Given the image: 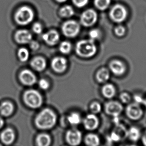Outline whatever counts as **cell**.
<instances>
[{
  "mask_svg": "<svg viewBox=\"0 0 146 146\" xmlns=\"http://www.w3.org/2000/svg\"><path fill=\"white\" fill-rule=\"evenodd\" d=\"M35 122L38 128L44 130H49L56 124L57 116L51 109L46 108L38 114Z\"/></svg>",
  "mask_w": 146,
  "mask_h": 146,
  "instance_id": "obj_1",
  "label": "cell"
},
{
  "mask_svg": "<svg viewBox=\"0 0 146 146\" xmlns=\"http://www.w3.org/2000/svg\"><path fill=\"white\" fill-rule=\"evenodd\" d=\"M75 51L81 57H92L97 52V47L93 40H82L77 42Z\"/></svg>",
  "mask_w": 146,
  "mask_h": 146,
  "instance_id": "obj_2",
  "label": "cell"
},
{
  "mask_svg": "<svg viewBox=\"0 0 146 146\" xmlns=\"http://www.w3.org/2000/svg\"><path fill=\"white\" fill-rule=\"evenodd\" d=\"M23 99L28 107L32 109H38L42 104V97L38 91L30 89L24 93Z\"/></svg>",
  "mask_w": 146,
  "mask_h": 146,
  "instance_id": "obj_3",
  "label": "cell"
},
{
  "mask_svg": "<svg viewBox=\"0 0 146 146\" xmlns=\"http://www.w3.org/2000/svg\"><path fill=\"white\" fill-rule=\"evenodd\" d=\"M16 22L22 26L30 24L34 18V12L31 8L23 6L18 9L15 16Z\"/></svg>",
  "mask_w": 146,
  "mask_h": 146,
  "instance_id": "obj_4",
  "label": "cell"
},
{
  "mask_svg": "<svg viewBox=\"0 0 146 146\" xmlns=\"http://www.w3.org/2000/svg\"><path fill=\"white\" fill-rule=\"evenodd\" d=\"M61 30L65 37L74 38L79 34L80 31V26L74 20H68L62 24Z\"/></svg>",
  "mask_w": 146,
  "mask_h": 146,
  "instance_id": "obj_5",
  "label": "cell"
},
{
  "mask_svg": "<svg viewBox=\"0 0 146 146\" xmlns=\"http://www.w3.org/2000/svg\"><path fill=\"white\" fill-rule=\"evenodd\" d=\"M127 12L124 6L120 4H116L111 9L109 16L111 20L117 23L124 21L126 19Z\"/></svg>",
  "mask_w": 146,
  "mask_h": 146,
  "instance_id": "obj_6",
  "label": "cell"
},
{
  "mask_svg": "<svg viewBox=\"0 0 146 146\" xmlns=\"http://www.w3.org/2000/svg\"><path fill=\"white\" fill-rule=\"evenodd\" d=\"M98 19L96 12L93 9H87L82 13L80 16V23L84 27L93 26L97 22Z\"/></svg>",
  "mask_w": 146,
  "mask_h": 146,
  "instance_id": "obj_7",
  "label": "cell"
},
{
  "mask_svg": "<svg viewBox=\"0 0 146 146\" xmlns=\"http://www.w3.org/2000/svg\"><path fill=\"white\" fill-rule=\"evenodd\" d=\"M126 113L127 117L131 120H138L142 117L143 111L140 104L135 102L127 106L126 109Z\"/></svg>",
  "mask_w": 146,
  "mask_h": 146,
  "instance_id": "obj_8",
  "label": "cell"
},
{
  "mask_svg": "<svg viewBox=\"0 0 146 146\" xmlns=\"http://www.w3.org/2000/svg\"><path fill=\"white\" fill-rule=\"evenodd\" d=\"M65 139L70 146H79L82 141V133L78 129H72L66 133Z\"/></svg>",
  "mask_w": 146,
  "mask_h": 146,
  "instance_id": "obj_9",
  "label": "cell"
},
{
  "mask_svg": "<svg viewBox=\"0 0 146 146\" xmlns=\"http://www.w3.org/2000/svg\"><path fill=\"white\" fill-rule=\"evenodd\" d=\"M123 110V106L117 101H109L105 105V111L107 114L111 116L118 117Z\"/></svg>",
  "mask_w": 146,
  "mask_h": 146,
  "instance_id": "obj_10",
  "label": "cell"
},
{
  "mask_svg": "<svg viewBox=\"0 0 146 146\" xmlns=\"http://www.w3.org/2000/svg\"><path fill=\"white\" fill-rule=\"evenodd\" d=\"M20 80L23 84L28 86H32L36 82V77L31 71L24 70L20 73Z\"/></svg>",
  "mask_w": 146,
  "mask_h": 146,
  "instance_id": "obj_11",
  "label": "cell"
},
{
  "mask_svg": "<svg viewBox=\"0 0 146 146\" xmlns=\"http://www.w3.org/2000/svg\"><path fill=\"white\" fill-rule=\"evenodd\" d=\"M67 65V60L64 58L56 57L51 61V67L56 73H63L66 69Z\"/></svg>",
  "mask_w": 146,
  "mask_h": 146,
  "instance_id": "obj_12",
  "label": "cell"
},
{
  "mask_svg": "<svg viewBox=\"0 0 146 146\" xmlns=\"http://www.w3.org/2000/svg\"><path fill=\"white\" fill-rule=\"evenodd\" d=\"M99 123L98 117L93 113L87 115L83 120V126L87 130H95L98 128Z\"/></svg>",
  "mask_w": 146,
  "mask_h": 146,
  "instance_id": "obj_13",
  "label": "cell"
},
{
  "mask_svg": "<svg viewBox=\"0 0 146 146\" xmlns=\"http://www.w3.org/2000/svg\"><path fill=\"white\" fill-rule=\"evenodd\" d=\"M16 42L20 44H27L30 43L32 40V35L27 30H20L16 32L15 34Z\"/></svg>",
  "mask_w": 146,
  "mask_h": 146,
  "instance_id": "obj_14",
  "label": "cell"
},
{
  "mask_svg": "<svg viewBox=\"0 0 146 146\" xmlns=\"http://www.w3.org/2000/svg\"><path fill=\"white\" fill-rule=\"evenodd\" d=\"M42 39L49 46L55 45L60 39V36L55 30H50L42 35Z\"/></svg>",
  "mask_w": 146,
  "mask_h": 146,
  "instance_id": "obj_15",
  "label": "cell"
},
{
  "mask_svg": "<svg viewBox=\"0 0 146 146\" xmlns=\"http://www.w3.org/2000/svg\"><path fill=\"white\" fill-rule=\"evenodd\" d=\"M109 67L115 75L120 76L123 75L126 71V67L122 62L118 60H114L111 62Z\"/></svg>",
  "mask_w": 146,
  "mask_h": 146,
  "instance_id": "obj_16",
  "label": "cell"
},
{
  "mask_svg": "<svg viewBox=\"0 0 146 146\" xmlns=\"http://www.w3.org/2000/svg\"><path fill=\"white\" fill-rule=\"evenodd\" d=\"M0 138L4 144L11 145L14 142L15 139V133L12 129L8 128L2 132Z\"/></svg>",
  "mask_w": 146,
  "mask_h": 146,
  "instance_id": "obj_17",
  "label": "cell"
},
{
  "mask_svg": "<svg viewBox=\"0 0 146 146\" xmlns=\"http://www.w3.org/2000/svg\"><path fill=\"white\" fill-rule=\"evenodd\" d=\"M31 65L36 71L42 72L46 69V60L42 57H36L32 60Z\"/></svg>",
  "mask_w": 146,
  "mask_h": 146,
  "instance_id": "obj_18",
  "label": "cell"
},
{
  "mask_svg": "<svg viewBox=\"0 0 146 146\" xmlns=\"http://www.w3.org/2000/svg\"><path fill=\"white\" fill-rule=\"evenodd\" d=\"M14 110V105L9 101H5L0 105V114L3 116H10Z\"/></svg>",
  "mask_w": 146,
  "mask_h": 146,
  "instance_id": "obj_19",
  "label": "cell"
},
{
  "mask_svg": "<svg viewBox=\"0 0 146 146\" xmlns=\"http://www.w3.org/2000/svg\"><path fill=\"white\" fill-rule=\"evenodd\" d=\"M116 89L112 84H106L102 88V94L107 99L113 98L116 94Z\"/></svg>",
  "mask_w": 146,
  "mask_h": 146,
  "instance_id": "obj_20",
  "label": "cell"
},
{
  "mask_svg": "<svg viewBox=\"0 0 146 146\" xmlns=\"http://www.w3.org/2000/svg\"><path fill=\"white\" fill-rule=\"evenodd\" d=\"M51 142L50 137L46 133L40 134L36 138V143L38 146H49Z\"/></svg>",
  "mask_w": 146,
  "mask_h": 146,
  "instance_id": "obj_21",
  "label": "cell"
},
{
  "mask_svg": "<svg viewBox=\"0 0 146 146\" xmlns=\"http://www.w3.org/2000/svg\"><path fill=\"white\" fill-rule=\"evenodd\" d=\"M84 142L87 146H99L100 143V140L97 135L90 133L85 137Z\"/></svg>",
  "mask_w": 146,
  "mask_h": 146,
  "instance_id": "obj_22",
  "label": "cell"
},
{
  "mask_svg": "<svg viewBox=\"0 0 146 146\" xmlns=\"http://www.w3.org/2000/svg\"><path fill=\"white\" fill-rule=\"evenodd\" d=\"M96 78L99 83H104L106 82L110 78V73L108 70L104 68L100 69L96 73Z\"/></svg>",
  "mask_w": 146,
  "mask_h": 146,
  "instance_id": "obj_23",
  "label": "cell"
},
{
  "mask_svg": "<svg viewBox=\"0 0 146 146\" xmlns=\"http://www.w3.org/2000/svg\"><path fill=\"white\" fill-rule=\"evenodd\" d=\"M141 136L140 131L137 127H132L127 131V137L133 142H137Z\"/></svg>",
  "mask_w": 146,
  "mask_h": 146,
  "instance_id": "obj_24",
  "label": "cell"
},
{
  "mask_svg": "<svg viewBox=\"0 0 146 146\" xmlns=\"http://www.w3.org/2000/svg\"><path fill=\"white\" fill-rule=\"evenodd\" d=\"M67 121L71 125L77 126L81 123V116L78 113H71L67 117Z\"/></svg>",
  "mask_w": 146,
  "mask_h": 146,
  "instance_id": "obj_25",
  "label": "cell"
},
{
  "mask_svg": "<svg viewBox=\"0 0 146 146\" xmlns=\"http://www.w3.org/2000/svg\"><path fill=\"white\" fill-rule=\"evenodd\" d=\"M74 14V11L71 6H63L59 10V15L63 18H70Z\"/></svg>",
  "mask_w": 146,
  "mask_h": 146,
  "instance_id": "obj_26",
  "label": "cell"
},
{
  "mask_svg": "<svg viewBox=\"0 0 146 146\" xmlns=\"http://www.w3.org/2000/svg\"><path fill=\"white\" fill-rule=\"evenodd\" d=\"M111 0H94V4L96 8L100 11H104L108 8Z\"/></svg>",
  "mask_w": 146,
  "mask_h": 146,
  "instance_id": "obj_27",
  "label": "cell"
},
{
  "mask_svg": "<svg viewBox=\"0 0 146 146\" xmlns=\"http://www.w3.org/2000/svg\"><path fill=\"white\" fill-rule=\"evenodd\" d=\"M59 49L61 53L68 54L71 52L72 45L69 42L63 41L60 44Z\"/></svg>",
  "mask_w": 146,
  "mask_h": 146,
  "instance_id": "obj_28",
  "label": "cell"
},
{
  "mask_svg": "<svg viewBox=\"0 0 146 146\" xmlns=\"http://www.w3.org/2000/svg\"><path fill=\"white\" fill-rule=\"evenodd\" d=\"M18 57L21 61L25 62L27 61L29 58L30 53L28 49L25 48H22L19 50L18 53Z\"/></svg>",
  "mask_w": 146,
  "mask_h": 146,
  "instance_id": "obj_29",
  "label": "cell"
},
{
  "mask_svg": "<svg viewBox=\"0 0 146 146\" xmlns=\"http://www.w3.org/2000/svg\"><path fill=\"white\" fill-rule=\"evenodd\" d=\"M101 106L100 104L97 102H94L92 103L90 106V109L91 110V112L94 114H97L100 112L101 111Z\"/></svg>",
  "mask_w": 146,
  "mask_h": 146,
  "instance_id": "obj_30",
  "label": "cell"
},
{
  "mask_svg": "<svg viewBox=\"0 0 146 146\" xmlns=\"http://www.w3.org/2000/svg\"><path fill=\"white\" fill-rule=\"evenodd\" d=\"M72 1L76 7L81 8L87 5L89 0H72Z\"/></svg>",
  "mask_w": 146,
  "mask_h": 146,
  "instance_id": "obj_31",
  "label": "cell"
},
{
  "mask_svg": "<svg viewBox=\"0 0 146 146\" xmlns=\"http://www.w3.org/2000/svg\"><path fill=\"white\" fill-rule=\"evenodd\" d=\"M38 85L40 89L43 90H46L49 88V83L46 79H42L38 82Z\"/></svg>",
  "mask_w": 146,
  "mask_h": 146,
  "instance_id": "obj_32",
  "label": "cell"
},
{
  "mask_svg": "<svg viewBox=\"0 0 146 146\" xmlns=\"http://www.w3.org/2000/svg\"><path fill=\"white\" fill-rule=\"evenodd\" d=\"M119 98L121 101L124 104H128L131 101L130 96L127 93H122L120 95Z\"/></svg>",
  "mask_w": 146,
  "mask_h": 146,
  "instance_id": "obj_33",
  "label": "cell"
},
{
  "mask_svg": "<svg viewBox=\"0 0 146 146\" xmlns=\"http://www.w3.org/2000/svg\"><path fill=\"white\" fill-rule=\"evenodd\" d=\"M115 34L118 37H122L125 34V29L124 27L119 26L116 27L114 30Z\"/></svg>",
  "mask_w": 146,
  "mask_h": 146,
  "instance_id": "obj_34",
  "label": "cell"
},
{
  "mask_svg": "<svg viewBox=\"0 0 146 146\" xmlns=\"http://www.w3.org/2000/svg\"><path fill=\"white\" fill-rule=\"evenodd\" d=\"M109 141L112 142H117L121 140L120 137L115 131H113L109 137Z\"/></svg>",
  "mask_w": 146,
  "mask_h": 146,
  "instance_id": "obj_35",
  "label": "cell"
},
{
  "mask_svg": "<svg viewBox=\"0 0 146 146\" xmlns=\"http://www.w3.org/2000/svg\"><path fill=\"white\" fill-rule=\"evenodd\" d=\"M32 29L34 33L36 34H40L42 31V25L39 23H35L33 25Z\"/></svg>",
  "mask_w": 146,
  "mask_h": 146,
  "instance_id": "obj_36",
  "label": "cell"
},
{
  "mask_svg": "<svg viewBox=\"0 0 146 146\" xmlns=\"http://www.w3.org/2000/svg\"><path fill=\"white\" fill-rule=\"evenodd\" d=\"M89 35L90 39L94 40L98 38L100 36V32L97 29H92L89 32Z\"/></svg>",
  "mask_w": 146,
  "mask_h": 146,
  "instance_id": "obj_37",
  "label": "cell"
},
{
  "mask_svg": "<svg viewBox=\"0 0 146 146\" xmlns=\"http://www.w3.org/2000/svg\"><path fill=\"white\" fill-rule=\"evenodd\" d=\"M134 99L135 103L139 104L140 105L142 104H143L144 99H143L142 97H141L140 95H135L134 97Z\"/></svg>",
  "mask_w": 146,
  "mask_h": 146,
  "instance_id": "obj_38",
  "label": "cell"
},
{
  "mask_svg": "<svg viewBox=\"0 0 146 146\" xmlns=\"http://www.w3.org/2000/svg\"><path fill=\"white\" fill-rule=\"evenodd\" d=\"M30 47L31 48V49L34 50H36L38 49L39 48V44L38 42L36 41H31L30 43Z\"/></svg>",
  "mask_w": 146,
  "mask_h": 146,
  "instance_id": "obj_39",
  "label": "cell"
},
{
  "mask_svg": "<svg viewBox=\"0 0 146 146\" xmlns=\"http://www.w3.org/2000/svg\"><path fill=\"white\" fill-rule=\"evenodd\" d=\"M142 142L144 146H146V131L142 137Z\"/></svg>",
  "mask_w": 146,
  "mask_h": 146,
  "instance_id": "obj_40",
  "label": "cell"
},
{
  "mask_svg": "<svg viewBox=\"0 0 146 146\" xmlns=\"http://www.w3.org/2000/svg\"><path fill=\"white\" fill-rule=\"evenodd\" d=\"M4 125V121L3 119L0 117V129L2 128Z\"/></svg>",
  "mask_w": 146,
  "mask_h": 146,
  "instance_id": "obj_41",
  "label": "cell"
},
{
  "mask_svg": "<svg viewBox=\"0 0 146 146\" xmlns=\"http://www.w3.org/2000/svg\"><path fill=\"white\" fill-rule=\"evenodd\" d=\"M67 0H56V1L57 2H58V3H64V2H66Z\"/></svg>",
  "mask_w": 146,
  "mask_h": 146,
  "instance_id": "obj_42",
  "label": "cell"
},
{
  "mask_svg": "<svg viewBox=\"0 0 146 146\" xmlns=\"http://www.w3.org/2000/svg\"><path fill=\"white\" fill-rule=\"evenodd\" d=\"M143 104L146 107V98L145 99H144V102H143Z\"/></svg>",
  "mask_w": 146,
  "mask_h": 146,
  "instance_id": "obj_43",
  "label": "cell"
},
{
  "mask_svg": "<svg viewBox=\"0 0 146 146\" xmlns=\"http://www.w3.org/2000/svg\"><path fill=\"white\" fill-rule=\"evenodd\" d=\"M126 146H137V145H127Z\"/></svg>",
  "mask_w": 146,
  "mask_h": 146,
  "instance_id": "obj_44",
  "label": "cell"
},
{
  "mask_svg": "<svg viewBox=\"0 0 146 146\" xmlns=\"http://www.w3.org/2000/svg\"><path fill=\"white\" fill-rule=\"evenodd\" d=\"M0 146H2V145H1V143H0Z\"/></svg>",
  "mask_w": 146,
  "mask_h": 146,
  "instance_id": "obj_45",
  "label": "cell"
},
{
  "mask_svg": "<svg viewBox=\"0 0 146 146\" xmlns=\"http://www.w3.org/2000/svg\"></svg>",
  "mask_w": 146,
  "mask_h": 146,
  "instance_id": "obj_46",
  "label": "cell"
}]
</instances>
